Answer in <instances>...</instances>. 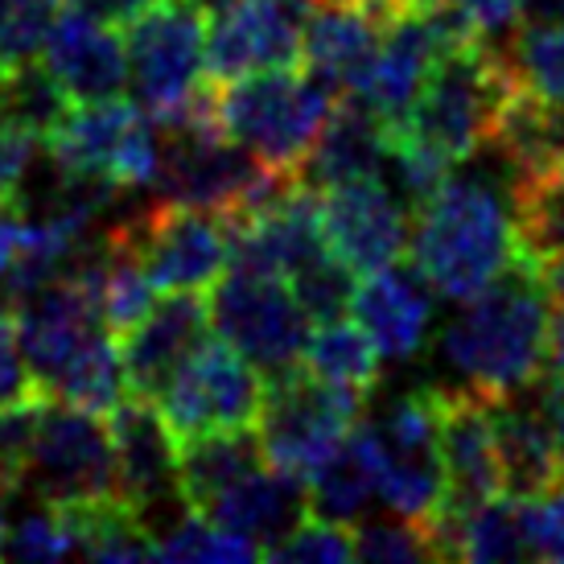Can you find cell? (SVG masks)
Instances as JSON below:
<instances>
[{"label":"cell","mask_w":564,"mask_h":564,"mask_svg":"<svg viewBox=\"0 0 564 564\" xmlns=\"http://www.w3.org/2000/svg\"><path fill=\"white\" fill-rule=\"evenodd\" d=\"M206 310L223 343L236 346L264 379L289 376L305 359L314 322L301 310L284 276L231 268V276L210 284Z\"/></svg>","instance_id":"11"},{"label":"cell","mask_w":564,"mask_h":564,"mask_svg":"<svg viewBox=\"0 0 564 564\" xmlns=\"http://www.w3.org/2000/svg\"><path fill=\"white\" fill-rule=\"evenodd\" d=\"M153 561H186V564H248L260 561V549L223 532L219 523H210L189 507L186 516H177L165 532L153 540Z\"/></svg>","instance_id":"31"},{"label":"cell","mask_w":564,"mask_h":564,"mask_svg":"<svg viewBox=\"0 0 564 564\" xmlns=\"http://www.w3.org/2000/svg\"><path fill=\"white\" fill-rule=\"evenodd\" d=\"M0 108L9 111L13 120H21V124L42 141L50 132V124L70 108V99L63 95L58 83L50 79V70L42 66V58H30V63H13L4 70Z\"/></svg>","instance_id":"34"},{"label":"cell","mask_w":564,"mask_h":564,"mask_svg":"<svg viewBox=\"0 0 564 564\" xmlns=\"http://www.w3.org/2000/svg\"><path fill=\"white\" fill-rule=\"evenodd\" d=\"M21 243H25V210L17 203L0 206V281L9 276L13 260L21 256Z\"/></svg>","instance_id":"43"},{"label":"cell","mask_w":564,"mask_h":564,"mask_svg":"<svg viewBox=\"0 0 564 564\" xmlns=\"http://www.w3.org/2000/svg\"><path fill=\"white\" fill-rule=\"evenodd\" d=\"M128 239L161 293H206L231 268L236 219L223 210L153 198L124 219Z\"/></svg>","instance_id":"12"},{"label":"cell","mask_w":564,"mask_h":564,"mask_svg":"<svg viewBox=\"0 0 564 564\" xmlns=\"http://www.w3.org/2000/svg\"><path fill=\"white\" fill-rule=\"evenodd\" d=\"M4 495H0V556H4V528H9V516H4Z\"/></svg>","instance_id":"47"},{"label":"cell","mask_w":564,"mask_h":564,"mask_svg":"<svg viewBox=\"0 0 564 564\" xmlns=\"http://www.w3.org/2000/svg\"><path fill=\"white\" fill-rule=\"evenodd\" d=\"M4 70H9V66H4V58H0V87H4Z\"/></svg>","instance_id":"48"},{"label":"cell","mask_w":564,"mask_h":564,"mask_svg":"<svg viewBox=\"0 0 564 564\" xmlns=\"http://www.w3.org/2000/svg\"><path fill=\"white\" fill-rule=\"evenodd\" d=\"M128 87L137 108L170 128L215 124L206 87V13L194 0H158L128 25Z\"/></svg>","instance_id":"4"},{"label":"cell","mask_w":564,"mask_h":564,"mask_svg":"<svg viewBox=\"0 0 564 564\" xmlns=\"http://www.w3.org/2000/svg\"><path fill=\"white\" fill-rule=\"evenodd\" d=\"M437 293L429 289L416 264H388L379 272H367L355 281L350 293V310L355 326L376 343L379 359L408 362L416 359L433 334V317H437Z\"/></svg>","instance_id":"19"},{"label":"cell","mask_w":564,"mask_h":564,"mask_svg":"<svg viewBox=\"0 0 564 564\" xmlns=\"http://www.w3.org/2000/svg\"><path fill=\"white\" fill-rule=\"evenodd\" d=\"M37 58L70 104L116 99L128 91V54L120 33L83 9H54Z\"/></svg>","instance_id":"20"},{"label":"cell","mask_w":564,"mask_h":564,"mask_svg":"<svg viewBox=\"0 0 564 564\" xmlns=\"http://www.w3.org/2000/svg\"><path fill=\"white\" fill-rule=\"evenodd\" d=\"M206 329H210V310L203 293H170L165 301H153V310L128 334H120L128 395L158 400L173 371L189 359V350L206 343Z\"/></svg>","instance_id":"21"},{"label":"cell","mask_w":564,"mask_h":564,"mask_svg":"<svg viewBox=\"0 0 564 564\" xmlns=\"http://www.w3.org/2000/svg\"><path fill=\"white\" fill-rule=\"evenodd\" d=\"M264 561L346 564V561H355V540H350V528H343V523H329V519L310 516V519H301L281 544H272V549L264 552Z\"/></svg>","instance_id":"37"},{"label":"cell","mask_w":564,"mask_h":564,"mask_svg":"<svg viewBox=\"0 0 564 564\" xmlns=\"http://www.w3.org/2000/svg\"><path fill=\"white\" fill-rule=\"evenodd\" d=\"M30 392H37V388H33L30 371H25V359H21V346H17L13 301L0 297V404L21 400V395H30Z\"/></svg>","instance_id":"42"},{"label":"cell","mask_w":564,"mask_h":564,"mask_svg":"<svg viewBox=\"0 0 564 564\" xmlns=\"http://www.w3.org/2000/svg\"><path fill=\"white\" fill-rule=\"evenodd\" d=\"M516 502H519V528H523L528 556L564 564V482L544 490V495L516 499Z\"/></svg>","instance_id":"40"},{"label":"cell","mask_w":564,"mask_h":564,"mask_svg":"<svg viewBox=\"0 0 564 564\" xmlns=\"http://www.w3.org/2000/svg\"><path fill=\"white\" fill-rule=\"evenodd\" d=\"M268 379L251 367L236 346L203 343L173 371L153 404L170 421L177 437L223 433V429H251L264 404Z\"/></svg>","instance_id":"14"},{"label":"cell","mask_w":564,"mask_h":564,"mask_svg":"<svg viewBox=\"0 0 564 564\" xmlns=\"http://www.w3.org/2000/svg\"><path fill=\"white\" fill-rule=\"evenodd\" d=\"M50 4H66V0H50Z\"/></svg>","instance_id":"50"},{"label":"cell","mask_w":564,"mask_h":564,"mask_svg":"<svg viewBox=\"0 0 564 564\" xmlns=\"http://www.w3.org/2000/svg\"><path fill=\"white\" fill-rule=\"evenodd\" d=\"M317 215H322L326 248L355 276L379 272L408 256L412 210L379 173L317 189Z\"/></svg>","instance_id":"16"},{"label":"cell","mask_w":564,"mask_h":564,"mask_svg":"<svg viewBox=\"0 0 564 564\" xmlns=\"http://www.w3.org/2000/svg\"><path fill=\"white\" fill-rule=\"evenodd\" d=\"M289 289L301 301V310L310 322H334L346 317L350 310V293H355V272L334 256V251H317L314 260H305L297 272H289Z\"/></svg>","instance_id":"35"},{"label":"cell","mask_w":564,"mask_h":564,"mask_svg":"<svg viewBox=\"0 0 564 564\" xmlns=\"http://www.w3.org/2000/svg\"><path fill=\"white\" fill-rule=\"evenodd\" d=\"M301 182L297 173H281L248 153L243 144L223 137L219 124H194L161 132V158L153 189L161 203L203 206L243 219L272 203L276 194Z\"/></svg>","instance_id":"6"},{"label":"cell","mask_w":564,"mask_h":564,"mask_svg":"<svg viewBox=\"0 0 564 564\" xmlns=\"http://www.w3.org/2000/svg\"><path fill=\"white\" fill-rule=\"evenodd\" d=\"M305 495H310V516L329 519L355 528L367 507L376 499V466H371V449L362 441V429H355L343 437V445L305 478Z\"/></svg>","instance_id":"27"},{"label":"cell","mask_w":564,"mask_h":564,"mask_svg":"<svg viewBox=\"0 0 564 564\" xmlns=\"http://www.w3.org/2000/svg\"><path fill=\"white\" fill-rule=\"evenodd\" d=\"M46 395L66 400V404H79V408H87V412H99V416H111V408L128 395L116 334H104L95 346H87Z\"/></svg>","instance_id":"30"},{"label":"cell","mask_w":564,"mask_h":564,"mask_svg":"<svg viewBox=\"0 0 564 564\" xmlns=\"http://www.w3.org/2000/svg\"><path fill=\"white\" fill-rule=\"evenodd\" d=\"M408 251L437 297H474L523 256L511 177L502 186L499 173L449 170V177L412 210Z\"/></svg>","instance_id":"1"},{"label":"cell","mask_w":564,"mask_h":564,"mask_svg":"<svg viewBox=\"0 0 564 564\" xmlns=\"http://www.w3.org/2000/svg\"><path fill=\"white\" fill-rule=\"evenodd\" d=\"M158 0H75V9L83 13H91L95 21H104V25H132L141 13H149Z\"/></svg>","instance_id":"44"},{"label":"cell","mask_w":564,"mask_h":564,"mask_svg":"<svg viewBox=\"0 0 564 564\" xmlns=\"http://www.w3.org/2000/svg\"><path fill=\"white\" fill-rule=\"evenodd\" d=\"M350 540H355V561H383V564L437 561L424 523L395 516V511L359 519V523L350 528Z\"/></svg>","instance_id":"36"},{"label":"cell","mask_w":564,"mask_h":564,"mask_svg":"<svg viewBox=\"0 0 564 564\" xmlns=\"http://www.w3.org/2000/svg\"><path fill=\"white\" fill-rule=\"evenodd\" d=\"M111 457H116V495L137 511L149 540H158L189 502L177 486V433L161 408L144 395H124L111 408Z\"/></svg>","instance_id":"13"},{"label":"cell","mask_w":564,"mask_h":564,"mask_svg":"<svg viewBox=\"0 0 564 564\" xmlns=\"http://www.w3.org/2000/svg\"><path fill=\"white\" fill-rule=\"evenodd\" d=\"M362 412H367V395L322 383L305 367H297L281 379H268L264 404L251 433L260 441L268 466L310 478L343 445Z\"/></svg>","instance_id":"10"},{"label":"cell","mask_w":564,"mask_h":564,"mask_svg":"<svg viewBox=\"0 0 564 564\" xmlns=\"http://www.w3.org/2000/svg\"><path fill=\"white\" fill-rule=\"evenodd\" d=\"M37 408H42V392L0 404V495L4 499H13L21 486L25 454H30L33 429H37Z\"/></svg>","instance_id":"38"},{"label":"cell","mask_w":564,"mask_h":564,"mask_svg":"<svg viewBox=\"0 0 564 564\" xmlns=\"http://www.w3.org/2000/svg\"><path fill=\"white\" fill-rule=\"evenodd\" d=\"M535 400L544 408V416H549V424H552V437H556L561 457H564V379L540 376L535 379Z\"/></svg>","instance_id":"45"},{"label":"cell","mask_w":564,"mask_h":564,"mask_svg":"<svg viewBox=\"0 0 564 564\" xmlns=\"http://www.w3.org/2000/svg\"><path fill=\"white\" fill-rule=\"evenodd\" d=\"M544 376L564 379V305H552L544 329Z\"/></svg>","instance_id":"46"},{"label":"cell","mask_w":564,"mask_h":564,"mask_svg":"<svg viewBox=\"0 0 564 564\" xmlns=\"http://www.w3.org/2000/svg\"><path fill=\"white\" fill-rule=\"evenodd\" d=\"M437 400V437L445 462V511H470L502 495V466L495 445V400L478 392L433 383Z\"/></svg>","instance_id":"18"},{"label":"cell","mask_w":564,"mask_h":564,"mask_svg":"<svg viewBox=\"0 0 564 564\" xmlns=\"http://www.w3.org/2000/svg\"><path fill=\"white\" fill-rule=\"evenodd\" d=\"M416 4H433V0H416Z\"/></svg>","instance_id":"49"},{"label":"cell","mask_w":564,"mask_h":564,"mask_svg":"<svg viewBox=\"0 0 564 564\" xmlns=\"http://www.w3.org/2000/svg\"><path fill=\"white\" fill-rule=\"evenodd\" d=\"M516 223L523 256H552L564 251V170L540 182L516 186Z\"/></svg>","instance_id":"33"},{"label":"cell","mask_w":564,"mask_h":564,"mask_svg":"<svg viewBox=\"0 0 564 564\" xmlns=\"http://www.w3.org/2000/svg\"><path fill=\"white\" fill-rule=\"evenodd\" d=\"M37 137L0 108V206L17 203L30 186L33 161H37Z\"/></svg>","instance_id":"41"},{"label":"cell","mask_w":564,"mask_h":564,"mask_svg":"<svg viewBox=\"0 0 564 564\" xmlns=\"http://www.w3.org/2000/svg\"><path fill=\"white\" fill-rule=\"evenodd\" d=\"M260 462H264V454H260V441H256L251 429L177 437V486H182V499L194 511H203L219 490L239 482Z\"/></svg>","instance_id":"26"},{"label":"cell","mask_w":564,"mask_h":564,"mask_svg":"<svg viewBox=\"0 0 564 564\" xmlns=\"http://www.w3.org/2000/svg\"><path fill=\"white\" fill-rule=\"evenodd\" d=\"M383 161H388V124L359 95L346 91L334 99L297 177L305 186L326 189L338 182H355V177H376L383 173Z\"/></svg>","instance_id":"24"},{"label":"cell","mask_w":564,"mask_h":564,"mask_svg":"<svg viewBox=\"0 0 564 564\" xmlns=\"http://www.w3.org/2000/svg\"><path fill=\"white\" fill-rule=\"evenodd\" d=\"M50 165L66 177H91L116 189L153 186L161 158V132L137 104L91 99L70 108L42 137Z\"/></svg>","instance_id":"7"},{"label":"cell","mask_w":564,"mask_h":564,"mask_svg":"<svg viewBox=\"0 0 564 564\" xmlns=\"http://www.w3.org/2000/svg\"><path fill=\"white\" fill-rule=\"evenodd\" d=\"M50 17H54L50 0H0V58L4 66L30 63L42 54Z\"/></svg>","instance_id":"39"},{"label":"cell","mask_w":564,"mask_h":564,"mask_svg":"<svg viewBox=\"0 0 564 564\" xmlns=\"http://www.w3.org/2000/svg\"><path fill=\"white\" fill-rule=\"evenodd\" d=\"M338 95L305 66H272L210 87V116L223 137L281 173H301Z\"/></svg>","instance_id":"5"},{"label":"cell","mask_w":564,"mask_h":564,"mask_svg":"<svg viewBox=\"0 0 564 564\" xmlns=\"http://www.w3.org/2000/svg\"><path fill=\"white\" fill-rule=\"evenodd\" d=\"M301 367L322 383L346 388V392H359L371 400L379 376H383V359H379L376 343L355 326V317H334V322H317L305 346V359Z\"/></svg>","instance_id":"28"},{"label":"cell","mask_w":564,"mask_h":564,"mask_svg":"<svg viewBox=\"0 0 564 564\" xmlns=\"http://www.w3.org/2000/svg\"><path fill=\"white\" fill-rule=\"evenodd\" d=\"M516 87L519 83L499 46H490V42L449 46L433 63L429 79L408 108L404 124L388 137L416 144L429 158L445 161L454 170L490 149L495 124Z\"/></svg>","instance_id":"3"},{"label":"cell","mask_w":564,"mask_h":564,"mask_svg":"<svg viewBox=\"0 0 564 564\" xmlns=\"http://www.w3.org/2000/svg\"><path fill=\"white\" fill-rule=\"evenodd\" d=\"M21 495H33L37 502H54V507L120 499L111 433L108 424L99 421V412L42 395L37 429H33L25 470H21V486L13 499Z\"/></svg>","instance_id":"9"},{"label":"cell","mask_w":564,"mask_h":564,"mask_svg":"<svg viewBox=\"0 0 564 564\" xmlns=\"http://www.w3.org/2000/svg\"><path fill=\"white\" fill-rule=\"evenodd\" d=\"M499 50L523 91L564 99V13L523 17Z\"/></svg>","instance_id":"29"},{"label":"cell","mask_w":564,"mask_h":564,"mask_svg":"<svg viewBox=\"0 0 564 564\" xmlns=\"http://www.w3.org/2000/svg\"><path fill=\"white\" fill-rule=\"evenodd\" d=\"M203 13L210 79L301 63L310 0H203Z\"/></svg>","instance_id":"15"},{"label":"cell","mask_w":564,"mask_h":564,"mask_svg":"<svg viewBox=\"0 0 564 564\" xmlns=\"http://www.w3.org/2000/svg\"><path fill=\"white\" fill-rule=\"evenodd\" d=\"M549 297L535 264L519 256L502 276L478 289L437 338V359L454 388L486 400L528 392L544 376Z\"/></svg>","instance_id":"2"},{"label":"cell","mask_w":564,"mask_h":564,"mask_svg":"<svg viewBox=\"0 0 564 564\" xmlns=\"http://www.w3.org/2000/svg\"><path fill=\"white\" fill-rule=\"evenodd\" d=\"M376 466V499L404 519L429 523L445 502V462L433 388L395 395L376 416H359Z\"/></svg>","instance_id":"8"},{"label":"cell","mask_w":564,"mask_h":564,"mask_svg":"<svg viewBox=\"0 0 564 564\" xmlns=\"http://www.w3.org/2000/svg\"><path fill=\"white\" fill-rule=\"evenodd\" d=\"M4 556L30 561V564L79 556V540H75V519H70V511H66V507H54V502H37V507L21 511L17 519H9V528H4Z\"/></svg>","instance_id":"32"},{"label":"cell","mask_w":564,"mask_h":564,"mask_svg":"<svg viewBox=\"0 0 564 564\" xmlns=\"http://www.w3.org/2000/svg\"><path fill=\"white\" fill-rule=\"evenodd\" d=\"M13 317L25 371L42 395L66 376V367L79 359L87 346L111 334L99 317L95 297L87 293V284L75 272L42 284L30 297L13 301Z\"/></svg>","instance_id":"17"},{"label":"cell","mask_w":564,"mask_h":564,"mask_svg":"<svg viewBox=\"0 0 564 564\" xmlns=\"http://www.w3.org/2000/svg\"><path fill=\"white\" fill-rule=\"evenodd\" d=\"M495 445L502 466V495L532 499L564 482V457L552 437V424L535 400V383L528 392L495 400Z\"/></svg>","instance_id":"23"},{"label":"cell","mask_w":564,"mask_h":564,"mask_svg":"<svg viewBox=\"0 0 564 564\" xmlns=\"http://www.w3.org/2000/svg\"><path fill=\"white\" fill-rule=\"evenodd\" d=\"M198 516H206L210 523H219L223 532H231V535H239V540L256 544V549H260V561H264V552L272 549V544H281L301 519H310L305 478L260 462V466L243 474L239 482L219 490Z\"/></svg>","instance_id":"22"},{"label":"cell","mask_w":564,"mask_h":564,"mask_svg":"<svg viewBox=\"0 0 564 564\" xmlns=\"http://www.w3.org/2000/svg\"><path fill=\"white\" fill-rule=\"evenodd\" d=\"M490 149L499 153L511 182H540L564 170V99L516 87L502 108Z\"/></svg>","instance_id":"25"}]
</instances>
